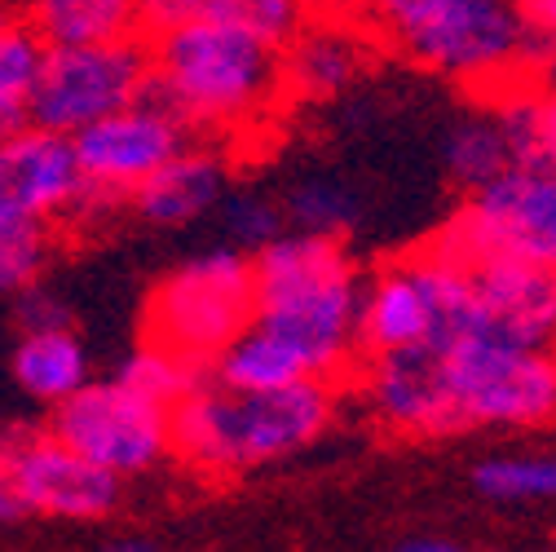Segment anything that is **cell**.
<instances>
[{"instance_id":"6da1fadb","label":"cell","mask_w":556,"mask_h":552,"mask_svg":"<svg viewBox=\"0 0 556 552\" xmlns=\"http://www.w3.org/2000/svg\"><path fill=\"white\" fill-rule=\"evenodd\" d=\"M252 323L283 336L309 380H340L358 350L363 274L344 239L283 230L252 256Z\"/></svg>"},{"instance_id":"8fae6325","label":"cell","mask_w":556,"mask_h":552,"mask_svg":"<svg viewBox=\"0 0 556 552\" xmlns=\"http://www.w3.org/2000/svg\"><path fill=\"white\" fill-rule=\"evenodd\" d=\"M0 468L23 517L98 522L119 504V477L89 464L49 429L14 425L0 434Z\"/></svg>"},{"instance_id":"5bb4252c","label":"cell","mask_w":556,"mask_h":552,"mask_svg":"<svg viewBox=\"0 0 556 552\" xmlns=\"http://www.w3.org/2000/svg\"><path fill=\"white\" fill-rule=\"evenodd\" d=\"M433 288L425 256H406L384 265L376 279L363 284L358 297V350L363 354H397L429 344L433 336Z\"/></svg>"},{"instance_id":"7c38bea8","label":"cell","mask_w":556,"mask_h":552,"mask_svg":"<svg viewBox=\"0 0 556 552\" xmlns=\"http://www.w3.org/2000/svg\"><path fill=\"white\" fill-rule=\"evenodd\" d=\"M85 177L66 133L18 124L0 137V222L58 226L76 217Z\"/></svg>"},{"instance_id":"d6a6232c","label":"cell","mask_w":556,"mask_h":552,"mask_svg":"<svg viewBox=\"0 0 556 552\" xmlns=\"http://www.w3.org/2000/svg\"><path fill=\"white\" fill-rule=\"evenodd\" d=\"M102 552H155V543L142 539V535H119V539H111Z\"/></svg>"},{"instance_id":"7a4b0ae2","label":"cell","mask_w":556,"mask_h":552,"mask_svg":"<svg viewBox=\"0 0 556 552\" xmlns=\"http://www.w3.org/2000/svg\"><path fill=\"white\" fill-rule=\"evenodd\" d=\"M336 416L331 380H296L283 389H230L199 376L168 406V455L207 477H243L318 442Z\"/></svg>"},{"instance_id":"30bf717a","label":"cell","mask_w":556,"mask_h":552,"mask_svg":"<svg viewBox=\"0 0 556 552\" xmlns=\"http://www.w3.org/2000/svg\"><path fill=\"white\" fill-rule=\"evenodd\" d=\"M49 434L124 481L151 473L168 455V406L132 393L115 376L85 380L72 398L53 406Z\"/></svg>"},{"instance_id":"836d02e7","label":"cell","mask_w":556,"mask_h":552,"mask_svg":"<svg viewBox=\"0 0 556 552\" xmlns=\"http://www.w3.org/2000/svg\"><path fill=\"white\" fill-rule=\"evenodd\" d=\"M513 5H521V0H513Z\"/></svg>"},{"instance_id":"603a6c76","label":"cell","mask_w":556,"mask_h":552,"mask_svg":"<svg viewBox=\"0 0 556 552\" xmlns=\"http://www.w3.org/2000/svg\"><path fill=\"white\" fill-rule=\"evenodd\" d=\"M442 160H446V173L464 186V190H477L491 177H500L508 164V147L500 137V124L491 115V106L481 111H468L459 115L451 128H446V142H442Z\"/></svg>"},{"instance_id":"83f0119b","label":"cell","mask_w":556,"mask_h":552,"mask_svg":"<svg viewBox=\"0 0 556 552\" xmlns=\"http://www.w3.org/2000/svg\"><path fill=\"white\" fill-rule=\"evenodd\" d=\"M49 256H53L49 226L0 222V297H18L23 288L40 284Z\"/></svg>"},{"instance_id":"4316f807","label":"cell","mask_w":556,"mask_h":552,"mask_svg":"<svg viewBox=\"0 0 556 552\" xmlns=\"http://www.w3.org/2000/svg\"><path fill=\"white\" fill-rule=\"evenodd\" d=\"M199 376L203 372H194L190 363H181L173 350H164V344H155V340H147L142 350H132L115 372L119 385H128L132 393H142L160 406H173Z\"/></svg>"},{"instance_id":"e0dca14e","label":"cell","mask_w":556,"mask_h":552,"mask_svg":"<svg viewBox=\"0 0 556 552\" xmlns=\"http://www.w3.org/2000/svg\"><path fill=\"white\" fill-rule=\"evenodd\" d=\"M477 305L495 331L521 340V344H539L547 350L552 327H556V279L547 265H530V261H481L468 269Z\"/></svg>"},{"instance_id":"7402d4cb","label":"cell","mask_w":556,"mask_h":552,"mask_svg":"<svg viewBox=\"0 0 556 552\" xmlns=\"http://www.w3.org/2000/svg\"><path fill=\"white\" fill-rule=\"evenodd\" d=\"M278 209H283L288 230L327 235V239H344L363 222V203H358L354 186L331 173H309V177L292 181V190L278 199Z\"/></svg>"},{"instance_id":"ffe728a7","label":"cell","mask_w":556,"mask_h":552,"mask_svg":"<svg viewBox=\"0 0 556 552\" xmlns=\"http://www.w3.org/2000/svg\"><path fill=\"white\" fill-rule=\"evenodd\" d=\"M491 115L508 147L513 168H556V111L547 85H508L491 93Z\"/></svg>"},{"instance_id":"52a82bcc","label":"cell","mask_w":556,"mask_h":552,"mask_svg":"<svg viewBox=\"0 0 556 552\" xmlns=\"http://www.w3.org/2000/svg\"><path fill=\"white\" fill-rule=\"evenodd\" d=\"M433 256L472 269L481 261L556 265V177L543 168H504L468 190V203L429 248Z\"/></svg>"},{"instance_id":"d4e9b609","label":"cell","mask_w":556,"mask_h":552,"mask_svg":"<svg viewBox=\"0 0 556 552\" xmlns=\"http://www.w3.org/2000/svg\"><path fill=\"white\" fill-rule=\"evenodd\" d=\"M472 487L491 504H547L556 491V464L547 455H530V451L485 455L472 468Z\"/></svg>"},{"instance_id":"44dd1931","label":"cell","mask_w":556,"mask_h":552,"mask_svg":"<svg viewBox=\"0 0 556 552\" xmlns=\"http://www.w3.org/2000/svg\"><path fill=\"white\" fill-rule=\"evenodd\" d=\"M207 376L230 385V389H252V393L309 380L292 344L283 336H274L269 327H261V323H248L217 354V363L207 367Z\"/></svg>"},{"instance_id":"ac0fdd59","label":"cell","mask_w":556,"mask_h":552,"mask_svg":"<svg viewBox=\"0 0 556 552\" xmlns=\"http://www.w3.org/2000/svg\"><path fill=\"white\" fill-rule=\"evenodd\" d=\"M14 380L23 385L27 398L58 406L62 398H72L89 376V350L85 340L76 336L72 323L62 327H31L18 336L14 344Z\"/></svg>"},{"instance_id":"484cf974","label":"cell","mask_w":556,"mask_h":552,"mask_svg":"<svg viewBox=\"0 0 556 552\" xmlns=\"http://www.w3.org/2000/svg\"><path fill=\"white\" fill-rule=\"evenodd\" d=\"M213 217H217V226L226 235V248H235L243 256H252L256 248H265L269 239H278L288 230L278 199L265 195V190H252V186H226Z\"/></svg>"},{"instance_id":"ba28073f","label":"cell","mask_w":556,"mask_h":552,"mask_svg":"<svg viewBox=\"0 0 556 552\" xmlns=\"http://www.w3.org/2000/svg\"><path fill=\"white\" fill-rule=\"evenodd\" d=\"M147 89H151V62H147V45L137 36L106 45H45L27 120L76 137L102 115H115L119 106L147 98Z\"/></svg>"},{"instance_id":"8992f818","label":"cell","mask_w":556,"mask_h":552,"mask_svg":"<svg viewBox=\"0 0 556 552\" xmlns=\"http://www.w3.org/2000/svg\"><path fill=\"white\" fill-rule=\"evenodd\" d=\"M252 323V261L235 248H207L177 261L147 297V340L173 350L194 372Z\"/></svg>"},{"instance_id":"277c9868","label":"cell","mask_w":556,"mask_h":552,"mask_svg":"<svg viewBox=\"0 0 556 552\" xmlns=\"http://www.w3.org/2000/svg\"><path fill=\"white\" fill-rule=\"evenodd\" d=\"M371 40L464 89L526 85V18L513 0H367Z\"/></svg>"},{"instance_id":"2e32d148","label":"cell","mask_w":556,"mask_h":552,"mask_svg":"<svg viewBox=\"0 0 556 552\" xmlns=\"http://www.w3.org/2000/svg\"><path fill=\"white\" fill-rule=\"evenodd\" d=\"M230 186V164L217 147H181L173 160H164L142 186L128 195V209L151 226H194L213 217Z\"/></svg>"},{"instance_id":"4dcf8cb0","label":"cell","mask_w":556,"mask_h":552,"mask_svg":"<svg viewBox=\"0 0 556 552\" xmlns=\"http://www.w3.org/2000/svg\"><path fill=\"white\" fill-rule=\"evenodd\" d=\"M309 18H327V23H363L367 0H301Z\"/></svg>"},{"instance_id":"d6986e66","label":"cell","mask_w":556,"mask_h":552,"mask_svg":"<svg viewBox=\"0 0 556 552\" xmlns=\"http://www.w3.org/2000/svg\"><path fill=\"white\" fill-rule=\"evenodd\" d=\"M23 18L45 45H106L142 32L137 0H31Z\"/></svg>"},{"instance_id":"9c48e42d","label":"cell","mask_w":556,"mask_h":552,"mask_svg":"<svg viewBox=\"0 0 556 552\" xmlns=\"http://www.w3.org/2000/svg\"><path fill=\"white\" fill-rule=\"evenodd\" d=\"M190 142H194V133L151 89L147 98H137L119 106L115 115H102L98 124L80 128L72 137L76 164L85 177L76 217H106L111 209L128 203L137 186Z\"/></svg>"},{"instance_id":"5b68a950","label":"cell","mask_w":556,"mask_h":552,"mask_svg":"<svg viewBox=\"0 0 556 552\" xmlns=\"http://www.w3.org/2000/svg\"><path fill=\"white\" fill-rule=\"evenodd\" d=\"M464 429H539L556 411V367L539 344L495 327L433 344Z\"/></svg>"},{"instance_id":"f546056e","label":"cell","mask_w":556,"mask_h":552,"mask_svg":"<svg viewBox=\"0 0 556 552\" xmlns=\"http://www.w3.org/2000/svg\"><path fill=\"white\" fill-rule=\"evenodd\" d=\"M62 323H72V310H66L53 292H45L40 284L18 292V327L23 331H31V327H62Z\"/></svg>"},{"instance_id":"9a60e30c","label":"cell","mask_w":556,"mask_h":552,"mask_svg":"<svg viewBox=\"0 0 556 552\" xmlns=\"http://www.w3.org/2000/svg\"><path fill=\"white\" fill-rule=\"evenodd\" d=\"M283 98L296 102H331L367 72V36L354 23L305 18V27L278 49Z\"/></svg>"},{"instance_id":"3957f363","label":"cell","mask_w":556,"mask_h":552,"mask_svg":"<svg viewBox=\"0 0 556 552\" xmlns=\"http://www.w3.org/2000/svg\"><path fill=\"white\" fill-rule=\"evenodd\" d=\"M147 62L151 93L190 133H252L283 102L278 49L226 18L155 32Z\"/></svg>"},{"instance_id":"f1b7e54d","label":"cell","mask_w":556,"mask_h":552,"mask_svg":"<svg viewBox=\"0 0 556 552\" xmlns=\"http://www.w3.org/2000/svg\"><path fill=\"white\" fill-rule=\"evenodd\" d=\"M305 18L309 14L301 0H230V10H226V23L252 32L269 49H283L305 27Z\"/></svg>"},{"instance_id":"cb8c5ba5","label":"cell","mask_w":556,"mask_h":552,"mask_svg":"<svg viewBox=\"0 0 556 552\" xmlns=\"http://www.w3.org/2000/svg\"><path fill=\"white\" fill-rule=\"evenodd\" d=\"M40 58H45V40L31 32V23L0 14V137L27 124V102L40 76Z\"/></svg>"},{"instance_id":"4fadbf2b","label":"cell","mask_w":556,"mask_h":552,"mask_svg":"<svg viewBox=\"0 0 556 552\" xmlns=\"http://www.w3.org/2000/svg\"><path fill=\"white\" fill-rule=\"evenodd\" d=\"M367 359L371 363L363 367V398L384 429L402 438H451L464 429L433 344Z\"/></svg>"},{"instance_id":"1f68e13d","label":"cell","mask_w":556,"mask_h":552,"mask_svg":"<svg viewBox=\"0 0 556 552\" xmlns=\"http://www.w3.org/2000/svg\"><path fill=\"white\" fill-rule=\"evenodd\" d=\"M397 552H464V543H455L446 535H410L397 543Z\"/></svg>"}]
</instances>
